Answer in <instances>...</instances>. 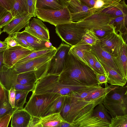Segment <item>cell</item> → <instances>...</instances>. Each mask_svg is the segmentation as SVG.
Masks as SVG:
<instances>
[{"label":"cell","instance_id":"obj_1","mask_svg":"<svg viewBox=\"0 0 127 127\" xmlns=\"http://www.w3.org/2000/svg\"><path fill=\"white\" fill-rule=\"evenodd\" d=\"M58 81L66 85L98 84L94 71L69 54L63 69L59 76Z\"/></svg>","mask_w":127,"mask_h":127},{"label":"cell","instance_id":"obj_2","mask_svg":"<svg viewBox=\"0 0 127 127\" xmlns=\"http://www.w3.org/2000/svg\"><path fill=\"white\" fill-rule=\"evenodd\" d=\"M59 75L47 74L38 80L32 93L36 94L53 93L66 96L73 91L99 87L98 84H81L72 85H64L59 82Z\"/></svg>","mask_w":127,"mask_h":127},{"label":"cell","instance_id":"obj_3","mask_svg":"<svg viewBox=\"0 0 127 127\" xmlns=\"http://www.w3.org/2000/svg\"><path fill=\"white\" fill-rule=\"evenodd\" d=\"M102 101H87L73 97L65 96L62 110L59 114L63 120L70 124L93 110Z\"/></svg>","mask_w":127,"mask_h":127},{"label":"cell","instance_id":"obj_4","mask_svg":"<svg viewBox=\"0 0 127 127\" xmlns=\"http://www.w3.org/2000/svg\"><path fill=\"white\" fill-rule=\"evenodd\" d=\"M102 103L111 118L127 115V86H117L109 92Z\"/></svg>","mask_w":127,"mask_h":127},{"label":"cell","instance_id":"obj_5","mask_svg":"<svg viewBox=\"0 0 127 127\" xmlns=\"http://www.w3.org/2000/svg\"><path fill=\"white\" fill-rule=\"evenodd\" d=\"M61 95L53 93H32L24 109L32 117L41 118L44 116L54 101Z\"/></svg>","mask_w":127,"mask_h":127},{"label":"cell","instance_id":"obj_6","mask_svg":"<svg viewBox=\"0 0 127 127\" xmlns=\"http://www.w3.org/2000/svg\"><path fill=\"white\" fill-rule=\"evenodd\" d=\"M56 50L55 48L46 54L14 66L13 68L18 74L29 71L34 72L38 81L47 75L50 62Z\"/></svg>","mask_w":127,"mask_h":127},{"label":"cell","instance_id":"obj_7","mask_svg":"<svg viewBox=\"0 0 127 127\" xmlns=\"http://www.w3.org/2000/svg\"><path fill=\"white\" fill-rule=\"evenodd\" d=\"M55 30L62 40L71 46L81 41L86 32L76 22H72L58 25Z\"/></svg>","mask_w":127,"mask_h":127},{"label":"cell","instance_id":"obj_8","mask_svg":"<svg viewBox=\"0 0 127 127\" xmlns=\"http://www.w3.org/2000/svg\"><path fill=\"white\" fill-rule=\"evenodd\" d=\"M36 16L44 22L56 27L58 25L71 22L69 11L67 7L60 10L36 8Z\"/></svg>","mask_w":127,"mask_h":127},{"label":"cell","instance_id":"obj_9","mask_svg":"<svg viewBox=\"0 0 127 127\" xmlns=\"http://www.w3.org/2000/svg\"><path fill=\"white\" fill-rule=\"evenodd\" d=\"M17 72L13 68H9L4 65L0 72V85L8 92L11 88L16 90L27 91L32 92L35 84L25 85L17 83L16 77Z\"/></svg>","mask_w":127,"mask_h":127},{"label":"cell","instance_id":"obj_10","mask_svg":"<svg viewBox=\"0 0 127 127\" xmlns=\"http://www.w3.org/2000/svg\"><path fill=\"white\" fill-rule=\"evenodd\" d=\"M112 19V17L109 14L96 12L83 20L76 22L85 30L91 29L94 31L110 26Z\"/></svg>","mask_w":127,"mask_h":127},{"label":"cell","instance_id":"obj_11","mask_svg":"<svg viewBox=\"0 0 127 127\" xmlns=\"http://www.w3.org/2000/svg\"><path fill=\"white\" fill-rule=\"evenodd\" d=\"M71 46L62 43L50 62L47 74L60 75L62 71Z\"/></svg>","mask_w":127,"mask_h":127},{"label":"cell","instance_id":"obj_12","mask_svg":"<svg viewBox=\"0 0 127 127\" xmlns=\"http://www.w3.org/2000/svg\"><path fill=\"white\" fill-rule=\"evenodd\" d=\"M66 3L71 22L80 21L96 12V9L88 7L81 0H66Z\"/></svg>","mask_w":127,"mask_h":127},{"label":"cell","instance_id":"obj_13","mask_svg":"<svg viewBox=\"0 0 127 127\" xmlns=\"http://www.w3.org/2000/svg\"><path fill=\"white\" fill-rule=\"evenodd\" d=\"M125 42L122 35L115 31L99 39L101 48L113 56L118 53Z\"/></svg>","mask_w":127,"mask_h":127},{"label":"cell","instance_id":"obj_14","mask_svg":"<svg viewBox=\"0 0 127 127\" xmlns=\"http://www.w3.org/2000/svg\"><path fill=\"white\" fill-rule=\"evenodd\" d=\"M33 51L20 45L6 49L3 53V64L9 68H12L18 61Z\"/></svg>","mask_w":127,"mask_h":127},{"label":"cell","instance_id":"obj_15","mask_svg":"<svg viewBox=\"0 0 127 127\" xmlns=\"http://www.w3.org/2000/svg\"><path fill=\"white\" fill-rule=\"evenodd\" d=\"M105 4L96 12L110 15L112 18L127 15V5L124 0H104Z\"/></svg>","mask_w":127,"mask_h":127},{"label":"cell","instance_id":"obj_16","mask_svg":"<svg viewBox=\"0 0 127 127\" xmlns=\"http://www.w3.org/2000/svg\"><path fill=\"white\" fill-rule=\"evenodd\" d=\"M24 31L41 40L49 41V30L42 21L38 18H33Z\"/></svg>","mask_w":127,"mask_h":127},{"label":"cell","instance_id":"obj_17","mask_svg":"<svg viewBox=\"0 0 127 127\" xmlns=\"http://www.w3.org/2000/svg\"><path fill=\"white\" fill-rule=\"evenodd\" d=\"M93 110L75 121L74 127H109L110 123L92 115Z\"/></svg>","mask_w":127,"mask_h":127},{"label":"cell","instance_id":"obj_18","mask_svg":"<svg viewBox=\"0 0 127 127\" xmlns=\"http://www.w3.org/2000/svg\"><path fill=\"white\" fill-rule=\"evenodd\" d=\"M32 17H34L33 15L26 14L18 16L5 26L3 31L9 35H13L19 32L22 29L27 27Z\"/></svg>","mask_w":127,"mask_h":127},{"label":"cell","instance_id":"obj_19","mask_svg":"<svg viewBox=\"0 0 127 127\" xmlns=\"http://www.w3.org/2000/svg\"><path fill=\"white\" fill-rule=\"evenodd\" d=\"M91 50L99 60L121 74L114 62L113 56L101 48L99 41L91 46Z\"/></svg>","mask_w":127,"mask_h":127},{"label":"cell","instance_id":"obj_20","mask_svg":"<svg viewBox=\"0 0 127 127\" xmlns=\"http://www.w3.org/2000/svg\"><path fill=\"white\" fill-rule=\"evenodd\" d=\"M14 35L25 39L32 48L34 51L46 49L53 46L50 41L41 40L24 31L19 32Z\"/></svg>","mask_w":127,"mask_h":127},{"label":"cell","instance_id":"obj_21","mask_svg":"<svg viewBox=\"0 0 127 127\" xmlns=\"http://www.w3.org/2000/svg\"><path fill=\"white\" fill-rule=\"evenodd\" d=\"M127 45L124 43L118 53L113 56L114 62L120 73L127 80Z\"/></svg>","mask_w":127,"mask_h":127},{"label":"cell","instance_id":"obj_22","mask_svg":"<svg viewBox=\"0 0 127 127\" xmlns=\"http://www.w3.org/2000/svg\"><path fill=\"white\" fill-rule=\"evenodd\" d=\"M32 117L24 110L18 109L13 114L11 122V127H27Z\"/></svg>","mask_w":127,"mask_h":127},{"label":"cell","instance_id":"obj_23","mask_svg":"<svg viewBox=\"0 0 127 127\" xmlns=\"http://www.w3.org/2000/svg\"><path fill=\"white\" fill-rule=\"evenodd\" d=\"M91 49L90 45L81 40L76 45L71 47L68 54L72 55L79 61L91 68L84 57L85 52Z\"/></svg>","mask_w":127,"mask_h":127},{"label":"cell","instance_id":"obj_24","mask_svg":"<svg viewBox=\"0 0 127 127\" xmlns=\"http://www.w3.org/2000/svg\"><path fill=\"white\" fill-rule=\"evenodd\" d=\"M99 61L106 72L107 83L112 86L120 87L125 86L127 80L123 77L121 74Z\"/></svg>","mask_w":127,"mask_h":127},{"label":"cell","instance_id":"obj_25","mask_svg":"<svg viewBox=\"0 0 127 127\" xmlns=\"http://www.w3.org/2000/svg\"><path fill=\"white\" fill-rule=\"evenodd\" d=\"M66 0H37L36 8L60 10L67 7Z\"/></svg>","mask_w":127,"mask_h":127},{"label":"cell","instance_id":"obj_26","mask_svg":"<svg viewBox=\"0 0 127 127\" xmlns=\"http://www.w3.org/2000/svg\"><path fill=\"white\" fill-rule=\"evenodd\" d=\"M118 86H108L105 88L98 89L88 95L84 99L87 101H102L106 95Z\"/></svg>","mask_w":127,"mask_h":127},{"label":"cell","instance_id":"obj_27","mask_svg":"<svg viewBox=\"0 0 127 127\" xmlns=\"http://www.w3.org/2000/svg\"><path fill=\"white\" fill-rule=\"evenodd\" d=\"M16 79L17 83L25 85L35 84L37 81L35 73L33 71L17 73Z\"/></svg>","mask_w":127,"mask_h":127},{"label":"cell","instance_id":"obj_28","mask_svg":"<svg viewBox=\"0 0 127 127\" xmlns=\"http://www.w3.org/2000/svg\"><path fill=\"white\" fill-rule=\"evenodd\" d=\"M63 121L59 113L50 114L40 118L39 123L43 127H51L61 125Z\"/></svg>","mask_w":127,"mask_h":127},{"label":"cell","instance_id":"obj_29","mask_svg":"<svg viewBox=\"0 0 127 127\" xmlns=\"http://www.w3.org/2000/svg\"><path fill=\"white\" fill-rule=\"evenodd\" d=\"M127 15H126L115 18H112L110 24L113 26L116 32L118 33V32H119V34H121L122 36V32L123 33L124 31L127 32Z\"/></svg>","mask_w":127,"mask_h":127},{"label":"cell","instance_id":"obj_30","mask_svg":"<svg viewBox=\"0 0 127 127\" xmlns=\"http://www.w3.org/2000/svg\"><path fill=\"white\" fill-rule=\"evenodd\" d=\"M5 90L4 96L0 100V118L6 114H13L14 112L18 110L16 108H12L9 102L8 92Z\"/></svg>","mask_w":127,"mask_h":127},{"label":"cell","instance_id":"obj_31","mask_svg":"<svg viewBox=\"0 0 127 127\" xmlns=\"http://www.w3.org/2000/svg\"><path fill=\"white\" fill-rule=\"evenodd\" d=\"M26 1V0H13L10 12L14 18L19 15L26 14L25 13Z\"/></svg>","mask_w":127,"mask_h":127},{"label":"cell","instance_id":"obj_32","mask_svg":"<svg viewBox=\"0 0 127 127\" xmlns=\"http://www.w3.org/2000/svg\"><path fill=\"white\" fill-rule=\"evenodd\" d=\"M102 102L96 106L92 112L93 115L97 117L110 123L111 118Z\"/></svg>","mask_w":127,"mask_h":127},{"label":"cell","instance_id":"obj_33","mask_svg":"<svg viewBox=\"0 0 127 127\" xmlns=\"http://www.w3.org/2000/svg\"><path fill=\"white\" fill-rule=\"evenodd\" d=\"M55 48H56L55 47L53 46L46 49L33 51L18 61L14 66L19 65L31 59L46 54L51 52Z\"/></svg>","mask_w":127,"mask_h":127},{"label":"cell","instance_id":"obj_34","mask_svg":"<svg viewBox=\"0 0 127 127\" xmlns=\"http://www.w3.org/2000/svg\"><path fill=\"white\" fill-rule=\"evenodd\" d=\"M65 97V96L61 95L55 100L44 116L53 114L59 113L62 110Z\"/></svg>","mask_w":127,"mask_h":127},{"label":"cell","instance_id":"obj_35","mask_svg":"<svg viewBox=\"0 0 127 127\" xmlns=\"http://www.w3.org/2000/svg\"><path fill=\"white\" fill-rule=\"evenodd\" d=\"M30 92L27 91L16 90L15 107L18 109H24L27 95Z\"/></svg>","mask_w":127,"mask_h":127},{"label":"cell","instance_id":"obj_36","mask_svg":"<svg viewBox=\"0 0 127 127\" xmlns=\"http://www.w3.org/2000/svg\"><path fill=\"white\" fill-rule=\"evenodd\" d=\"M94 87L89 88L72 92L66 96L82 99H84L88 95L97 89L101 88Z\"/></svg>","mask_w":127,"mask_h":127},{"label":"cell","instance_id":"obj_37","mask_svg":"<svg viewBox=\"0 0 127 127\" xmlns=\"http://www.w3.org/2000/svg\"><path fill=\"white\" fill-rule=\"evenodd\" d=\"M86 33L83 35L82 40L91 46L99 41V39L91 29L86 30Z\"/></svg>","mask_w":127,"mask_h":127},{"label":"cell","instance_id":"obj_38","mask_svg":"<svg viewBox=\"0 0 127 127\" xmlns=\"http://www.w3.org/2000/svg\"><path fill=\"white\" fill-rule=\"evenodd\" d=\"M109 127H127V115L112 118Z\"/></svg>","mask_w":127,"mask_h":127},{"label":"cell","instance_id":"obj_39","mask_svg":"<svg viewBox=\"0 0 127 127\" xmlns=\"http://www.w3.org/2000/svg\"><path fill=\"white\" fill-rule=\"evenodd\" d=\"M13 18L10 11L4 9L0 13V29L8 24Z\"/></svg>","mask_w":127,"mask_h":127},{"label":"cell","instance_id":"obj_40","mask_svg":"<svg viewBox=\"0 0 127 127\" xmlns=\"http://www.w3.org/2000/svg\"><path fill=\"white\" fill-rule=\"evenodd\" d=\"M37 0H26L25 13L27 14L33 15L35 17L36 4Z\"/></svg>","mask_w":127,"mask_h":127},{"label":"cell","instance_id":"obj_41","mask_svg":"<svg viewBox=\"0 0 127 127\" xmlns=\"http://www.w3.org/2000/svg\"><path fill=\"white\" fill-rule=\"evenodd\" d=\"M84 57L85 60L88 63L90 67L95 74L97 73L95 67L94 61L91 50L87 51L85 52Z\"/></svg>","mask_w":127,"mask_h":127},{"label":"cell","instance_id":"obj_42","mask_svg":"<svg viewBox=\"0 0 127 127\" xmlns=\"http://www.w3.org/2000/svg\"><path fill=\"white\" fill-rule=\"evenodd\" d=\"M92 52V56L94 61L95 67L97 72L99 74H104L106 76V73L104 68L96 56Z\"/></svg>","mask_w":127,"mask_h":127},{"label":"cell","instance_id":"obj_43","mask_svg":"<svg viewBox=\"0 0 127 127\" xmlns=\"http://www.w3.org/2000/svg\"><path fill=\"white\" fill-rule=\"evenodd\" d=\"M12 115L7 114L0 118V127H8Z\"/></svg>","mask_w":127,"mask_h":127},{"label":"cell","instance_id":"obj_44","mask_svg":"<svg viewBox=\"0 0 127 127\" xmlns=\"http://www.w3.org/2000/svg\"><path fill=\"white\" fill-rule=\"evenodd\" d=\"M8 93L9 102L12 108H15L16 90L14 88H11L8 91Z\"/></svg>","mask_w":127,"mask_h":127},{"label":"cell","instance_id":"obj_45","mask_svg":"<svg viewBox=\"0 0 127 127\" xmlns=\"http://www.w3.org/2000/svg\"><path fill=\"white\" fill-rule=\"evenodd\" d=\"M4 41L7 44V49L20 45L15 38L12 35H9L5 39Z\"/></svg>","mask_w":127,"mask_h":127},{"label":"cell","instance_id":"obj_46","mask_svg":"<svg viewBox=\"0 0 127 127\" xmlns=\"http://www.w3.org/2000/svg\"><path fill=\"white\" fill-rule=\"evenodd\" d=\"M12 35L15 38L17 43L20 46L34 51L31 46L25 39L16 36L14 35Z\"/></svg>","mask_w":127,"mask_h":127},{"label":"cell","instance_id":"obj_47","mask_svg":"<svg viewBox=\"0 0 127 127\" xmlns=\"http://www.w3.org/2000/svg\"><path fill=\"white\" fill-rule=\"evenodd\" d=\"M13 0H0V6L10 11L13 4Z\"/></svg>","mask_w":127,"mask_h":127},{"label":"cell","instance_id":"obj_48","mask_svg":"<svg viewBox=\"0 0 127 127\" xmlns=\"http://www.w3.org/2000/svg\"><path fill=\"white\" fill-rule=\"evenodd\" d=\"M96 75L98 83L99 85H102L103 83H104L105 87L108 86L107 84V77L105 74L97 73L96 74Z\"/></svg>","mask_w":127,"mask_h":127},{"label":"cell","instance_id":"obj_49","mask_svg":"<svg viewBox=\"0 0 127 127\" xmlns=\"http://www.w3.org/2000/svg\"><path fill=\"white\" fill-rule=\"evenodd\" d=\"M82 3L88 7L92 8L94 7L96 0H81Z\"/></svg>","mask_w":127,"mask_h":127},{"label":"cell","instance_id":"obj_50","mask_svg":"<svg viewBox=\"0 0 127 127\" xmlns=\"http://www.w3.org/2000/svg\"><path fill=\"white\" fill-rule=\"evenodd\" d=\"M104 4V0H96L93 8L98 9L102 7Z\"/></svg>","mask_w":127,"mask_h":127},{"label":"cell","instance_id":"obj_51","mask_svg":"<svg viewBox=\"0 0 127 127\" xmlns=\"http://www.w3.org/2000/svg\"><path fill=\"white\" fill-rule=\"evenodd\" d=\"M4 51H0V72L2 70L3 64V53Z\"/></svg>","mask_w":127,"mask_h":127},{"label":"cell","instance_id":"obj_52","mask_svg":"<svg viewBox=\"0 0 127 127\" xmlns=\"http://www.w3.org/2000/svg\"><path fill=\"white\" fill-rule=\"evenodd\" d=\"M7 47V44L5 41H2L0 40V51L5 50Z\"/></svg>","mask_w":127,"mask_h":127},{"label":"cell","instance_id":"obj_53","mask_svg":"<svg viewBox=\"0 0 127 127\" xmlns=\"http://www.w3.org/2000/svg\"><path fill=\"white\" fill-rule=\"evenodd\" d=\"M5 90L3 87L0 85V100L4 96Z\"/></svg>","mask_w":127,"mask_h":127},{"label":"cell","instance_id":"obj_54","mask_svg":"<svg viewBox=\"0 0 127 127\" xmlns=\"http://www.w3.org/2000/svg\"><path fill=\"white\" fill-rule=\"evenodd\" d=\"M71 125V124L63 121L61 123L60 127H70Z\"/></svg>","mask_w":127,"mask_h":127},{"label":"cell","instance_id":"obj_55","mask_svg":"<svg viewBox=\"0 0 127 127\" xmlns=\"http://www.w3.org/2000/svg\"><path fill=\"white\" fill-rule=\"evenodd\" d=\"M34 127H43L41 123L39 122L37 123Z\"/></svg>","mask_w":127,"mask_h":127},{"label":"cell","instance_id":"obj_56","mask_svg":"<svg viewBox=\"0 0 127 127\" xmlns=\"http://www.w3.org/2000/svg\"><path fill=\"white\" fill-rule=\"evenodd\" d=\"M4 9L1 7L0 6V13Z\"/></svg>","mask_w":127,"mask_h":127},{"label":"cell","instance_id":"obj_57","mask_svg":"<svg viewBox=\"0 0 127 127\" xmlns=\"http://www.w3.org/2000/svg\"><path fill=\"white\" fill-rule=\"evenodd\" d=\"M3 32V30L1 31V29H0V35Z\"/></svg>","mask_w":127,"mask_h":127},{"label":"cell","instance_id":"obj_58","mask_svg":"<svg viewBox=\"0 0 127 127\" xmlns=\"http://www.w3.org/2000/svg\"><path fill=\"white\" fill-rule=\"evenodd\" d=\"M51 127H60V125L58 126Z\"/></svg>","mask_w":127,"mask_h":127}]
</instances>
